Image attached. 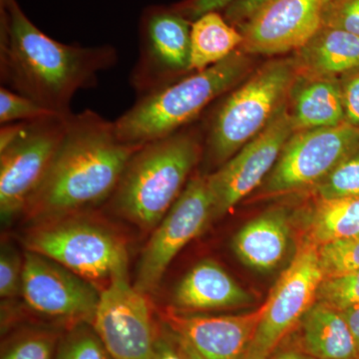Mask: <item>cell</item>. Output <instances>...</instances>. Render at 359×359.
I'll use <instances>...</instances> for the list:
<instances>
[{"label":"cell","mask_w":359,"mask_h":359,"mask_svg":"<svg viewBox=\"0 0 359 359\" xmlns=\"http://www.w3.org/2000/svg\"><path fill=\"white\" fill-rule=\"evenodd\" d=\"M117 62V49L112 45L61 43L41 32L18 0H0L1 86L53 114L72 115L75 94L95 87L99 73Z\"/></svg>","instance_id":"cell-1"},{"label":"cell","mask_w":359,"mask_h":359,"mask_svg":"<svg viewBox=\"0 0 359 359\" xmlns=\"http://www.w3.org/2000/svg\"><path fill=\"white\" fill-rule=\"evenodd\" d=\"M141 146L123 143L114 121L95 111L73 113L43 181L28 202L26 217L49 223L109 200Z\"/></svg>","instance_id":"cell-2"},{"label":"cell","mask_w":359,"mask_h":359,"mask_svg":"<svg viewBox=\"0 0 359 359\" xmlns=\"http://www.w3.org/2000/svg\"><path fill=\"white\" fill-rule=\"evenodd\" d=\"M202 155L199 135L185 128L142 145L109 199L111 209L141 230H154L183 192Z\"/></svg>","instance_id":"cell-3"},{"label":"cell","mask_w":359,"mask_h":359,"mask_svg":"<svg viewBox=\"0 0 359 359\" xmlns=\"http://www.w3.org/2000/svg\"><path fill=\"white\" fill-rule=\"evenodd\" d=\"M249 69L250 59L238 49L218 65L140 97L115 120L118 138L123 143L141 146L185 128L210 104L237 87Z\"/></svg>","instance_id":"cell-4"},{"label":"cell","mask_w":359,"mask_h":359,"mask_svg":"<svg viewBox=\"0 0 359 359\" xmlns=\"http://www.w3.org/2000/svg\"><path fill=\"white\" fill-rule=\"evenodd\" d=\"M297 75L294 59L271 61L222 101L205 134L212 163L222 166L268 126L287 103Z\"/></svg>","instance_id":"cell-5"},{"label":"cell","mask_w":359,"mask_h":359,"mask_svg":"<svg viewBox=\"0 0 359 359\" xmlns=\"http://www.w3.org/2000/svg\"><path fill=\"white\" fill-rule=\"evenodd\" d=\"M25 245L26 250L53 259L96 287L128 278L124 242L91 219L69 216L42 224L28 233Z\"/></svg>","instance_id":"cell-6"},{"label":"cell","mask_w":359,"mask_h":359,"mask_svg":"<svg viewBox=\"0 0 359 359\" xmlns=\"http://www.w3.org/2000/svg\"><path fill=\"white\" fill-rule=\"evenodd\" d=\"M71 116V115H70ZM69 117L50 115L22 122L18 137L0 149V217L9 224L37 190L65 137Z\"/></svg>","instance_id":"cell-7"},{"label":"cell","mask_w":359,"mask_h":359,"mask_svg":"<svg viewBox=\"0 0 359 359\" xmlns=\"http://www.w3.org/2000/svg\"><path fill=\"white\" fill-rule=\"evenodd\" d=\"M192 21L174 6L146 7L139 22V54L130 74L137 97L147 96L193 73Z\"/></svg>","instance_id":"cell-8"},{"label":"cell","mask_w":359,"mask_h":359,"mask_svg":"<svg viewBox=\"0 0 359 359\" xmlns=\"http://www.w3.org/2000/svg\"><path fill=\"white\" fill-rule=\"evenodd\" d=\"M359 144V128L341 123L328 128L294 132L264 182V196L314 188Z\"/></svg>","instance_id":"cell-9"},{"label":"cell","mask_w":359,"mask_h":359,"mask_svg":"<svg viewBox=\"0 0 359 359\" xmlns=\"http://www.w3.org/2000/svg\"><path fill=\"white\" fill-rule=\"evenodd\" d=\"M212 219L207 175L189 180L183 192L158 224L142 252L134 287L147 294L157 289L175 257Z\"/></svg>","instance_id":"cell-10"},{"label":"cell","mask_w":359,"mask_h":359,"mask_svg":"<svg viewBox=\"0 0 359 359\" xmlns=\"http://www.w3.org/2000/svg\"><path fill=\"white\" fill-rule=\"evenodd\" d=\"M323 280L318 247L306 241L264 302L249 355L268 358L316 304Z\"/></svg>","instance_id":"cell-11"},{"label":"cell","mask_w":359,"mask_h":359,"mask_svg":"<svg viewBox=\"0 0 359 359\" xmlns=\"http://www.w3.org/2000/svg\"><path fill=\"white\" fill-rule=\"evenodd\" d=\"M114 359H155L160 325L146 294L118 278L101 290L90 323Z\"/></svg>","instance_id":"cell-12"},{"label":"cell","mask_w":359,"mask_h":359,"mask_svg":"<svg viewBox=\"0 0 359 359\" xmlns=\"http://www.w3.org/2000/svg\"><path fill=\"white\" fill-rule=\"evenodd\" d=\"M294 133L287 101L261 133L214 173L207 175L212 219L221 218L230 212L266 181L285 143Z\"/></svg>","instance_id":"cell-13"},{"label":"cell","mask_w":359,"mask_h":359,"mask_svg":"<svg viewBox=\"0 0 359 359\" xmlns=\"http://www.w3.org/2000/svg\"><path fill=\"white\" fill-rule=\"evenodd\" d=\"M20 294L35 313L73 325L91 323L101 290L49 257L26 250Z\"/></svg>","instance_id":"cell-14"},{"label":"cell","mask_w":359,"mask_h":359,"mask_svg":"<svg viewBox=\"0 0 359 359\" xmlns=\"http://www.w3.org/2000/svg\"><path fill=\"white\" fill-rule=\"evenodd\" d=\"M266 304L250 313L207 316L165 309L161 323L192 359H247Z\"/></svg>","instance_id":"cell-15"},{"label":"cell","mask_w":359,"mask_h":359,"mask_svg":"<svg viewBox=\"0 0 359 359\" xmlns=\"http://www.w3.org/2000/svg\"><path fill=\"white\" fill-rule=\"evenodd\" d=\"M330 0H269L242 25L241 50L276 55L297 51L323 27Z\"/></svg>","instance_id":"cell-16"},{"label":"cell","mask_w":359,"mask_h":359,"mask_svg":"<svg viewBox=\"0 0 359 359\" xmlns=\"http://www.w3.org/2000/svg\"><path fill=\"white\" fill-rule=\"evenodd\" d=\"M252 301V294L219 264L205 259L193 266L178 283L172 308L184 313H205L244 308Z\"/></svg>","instance_id":"cell-17"},{"label":"cell","mask_w":359,"mask_h":359,"mask_svg":"<svg viewBox=\"0 0 359 359\" xmlns=\"http://www.w3.org/2000/svg\"><path fill=\"white\" fill-rule=\"evenodd\" d=\"M287 110L294 132L346 122L339 79L297 72L287 97Z\"/></svg>","instance_id":"cell-18"},{"label":"cell","mask_w":359,"mask_h":359,"mask_svg":"<svg viewBox=\"0 0 359 359\" xmlns=\"http://www.w3.org/2000/svg\"><path fill=\"white\" fill-rule=\"evenodd\" d=\"M290 226L285 210H273L252 219L233 238V250L250 268L269 271L282 263L289 250Z\"/></svg>","instance_id":"cell-19"},{"label":"cell","mask_w":359,"mask_h":359,"mask_svg":"<svg viewBox=\"0 0 359 359\" xmlns=\"http://www.w3.org/2000/svg\"><path fill=\"white\" fill-rule=\"evenodd\" d=\"M297 328L294 341L314 359H359L344 314L327 304L316 302Z\"/></svg>","instance_id":"cell-20"},{"label":"cell","mask_w":359,"mask_h":359,"mask_svg":"<svg viewBox=\"0 0 359 359\" xmlns=\"http://www.w3.org/2000/svg\"><path fill=\"white\" fill-rule=\"evenodd\" d=\"M295 53L297 72L316 76H344L359 68V36L323 26Z\"/></svg>","instance_id":"cell-21"},{"label":"cell","mask_w":359,"mask_h":359,"mask_svg":"<svg viewBox=\"0 0 359 359\" xmlns=\"http://www.w3.org/2000/svg\"><path fill=\"white\" fill-rule=\"evenodd\" d=\"M243 40L240 30L219 11L200 16L191 28V71L198 72L218 65L240 49Z\"/></svg>","instance_id":"cell-22"},{"label":"cell","mask_w":359,"mask_h":359,"mask_svg":"<svg viewBox=\"0 0 359 359\" xmlns=\"http://www.w3.org/2000/svg\"><path fill=\"white\" fill-rule=\"evenodd\" d=\"M359 233V198L318 200L311 216L308 240L316 247Z\"/></svg>","instance_id":"cell-23"},{"label":"cell","mask_w":359,"mask_h":359,"mask_svg":"<svg viewBox=\"0 0 359 359\" xmlns=\"http://www.w3.org/2000/svg\"><path fill=\"white\" fill-rule=\"evenodd\" d=\"M313 190L320 201L359 198V144Z\"/></svg>","instance_id":"cell-24"},{"label":"cell","mask_w":359,"mask_h":359,"mask_svg":"<svg viewBox=\"0 0 359 359\" xmlns=\"http://www.w3.org/2000/svg\"><path fill=\"white\" fill-rule=\"evenodd\" d=\"M55 359H114L90 323H78L59 340Z\"/></svg>","instance_id":"cell-25"},{"label":"cell","mask_w":359,"mask_h":359,"mask_svg":"<svg viewBox=\"0 0 359 359\" xmlns=\"http://www.w3.org/2000/svg\"><path fill=\"white\" fill-rule=\"evenodd\" d=\"M325 278L344 275L359 269V233L318 247Z\"/></svg>","instance_id":"cell-26"},{"label":"cell","mask_w":359,"mask_h":359,"mask_svg":"<svg viewBox=\"0 0 359 359\" xmlns=\"http://www.w3.org/2000/svg\"><path fill=\"white\" fill-rule=\"evenodd\" d=\"M57 334L35 330L18 335L2 349L1 359H55Z\"/></svg>","instance_id":"cell-27"},{"label":"cell","mask_w":359,"mask_h":359,"mask_svg":"<svg viewBox=\"0 0 359 359\" xmlns=\"http://www.w3.org/2000/svg\"><path fill=\"white\" fill-rule=\"evenodd\" d=\"M316 302L339 311L359 306V269L325 278L318 289Z\"/></svg>","instance_id":"cell-28"},{"label":"cell","mask_w":359,"mask_h":359,"mask_svg":"<svg viewBox=\"0 0 359 359\" xmlns=\"http://www.w3.org/2000/svg\"><path fill=\"white\" fill-rule=\"evenodd\" d=\"M55 115L45 109L32 99L11 91L6 87L0 88V124L32 121L47 116Z\"/></svg>","instance_id":"cell-29"},{"label":"cell","mask_w":359,"mask_h":359,"mask_svg":"<svg viewBox=\"0 0 359 359\" xmlns=\"http://www.w3.org/2000/svg\"><path fill=\"white\" fill-rule=\"evenodd\" d=\"M25 257L13 245H2L0 252V297L11 299L20 294Z\"/></svg>","instance_id":"cell-30"},{"label":"cell","mask_w":359,"mask_h":359,"mask_svg":"<svg viewBox=\"0 0 359 359\" xmlns=\"http://www.w3.org/2000/svg\"><path fill=\"white\" fill-rule=\"evenodd\" d=\"M323 26L359 36V0H330L323 11Z\"/></svg>","instance_id":"cell-31"},{"label":"cell","mask_w":359,"mask_h":359,"mask_svg":"<svg viewBox=\"0 0 359 359\" xmlns=\"http://www.w3.org/2000/svg\"><path fill=\"white\" fill-rule=\"evenodd\" d=\"M339 81L346 122L359 128V68L341 76Z\"/></svg>","instance_id":"cell-32"},{"label":"cell","mask_w":359,"mask_h":359,"mask_svg":"<svg viewBox=\"0 0 359 359\" xmlns=\"http://www.w3.org/2000/svg\"><path fill=\"white\" fill-rule=\"evenodd\" d=\"M231 2L233 0H185L173 6L193 22L205 13L226 8Z\"/></svg>","instance_id":"cell-33"},{"label":"cell","mask_w":359,"mask_h":359,"mask_svg":"<svg viewBox=\"0 0 359 359\" xmlns=\"http://www.w3.org/2000/svg\"><path fill=\"white\" fill-rule=\"evenodd\" d=\"M155 359H192V358L189 355L173 334L161 323Z\"/></svg>","instance_id":"cell-34"},{"label":"cell","mask_w":359,"mask_h":359,"mask_svg":"<svg viewBox=\"0 0 359 359\" xmlns=\"http://www.w3.org/2000/svg\"><path fill=\"white\" fill-rule=\"evenodd\" d=\"M268 1L269 0H233V2L224 9V18L231 25L237 27Z\"/></svg>","instance_id":"cell-35"},{"label":"cell","mask_w":359,"mask_h":359,"mask_svg":"<svg viewBox=\"0 0 359 359\" xmlns=\"http://www.w3.org/2000/svg\"><path fill=\"white\" fill-rule=\"evenodd\" d=\"M266 359H314L304 353V351L297 346L294 340L287 341L283 339L278 346L273 349V353L269 354Z\"/></svg>","instance_id":"cell-36"},{"label":"cell","mask_w":359,"mask_h":359,"mask_svg":"<svg viewBox=\"0 0 359 359\" xmlns=\"http://www.w3.org/2000/svg\"><path fill=\"white\" fill-rule=\"evenodd\" d=\"M341 313L346 318L359 351V306L347 309Z\"/></svg>","instance_id":"cell-37"},{"label":"cell","mask_w":359,"mask_h":359,"mask_svg":"<svg viewBox=\"0 0 359 359\" xmlns=\"http://www.w3.org/2000/svg\"><path fill=\"white\" fill-rule=\"evenodd\" d=\"M247 359H266V358H263V356L248 355Z\"/></svg>","instance_id":"cell-38"}]
</instances>
